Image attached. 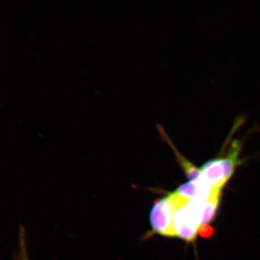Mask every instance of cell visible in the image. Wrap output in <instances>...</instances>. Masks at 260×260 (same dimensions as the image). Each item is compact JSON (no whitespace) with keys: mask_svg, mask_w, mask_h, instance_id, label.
<instances>
[{"mask_svg":"<svg viewBox=\"0 0 260 260\" xmlns=\"http://www.w3.org/2000/svg\"><path fill=\"white\" fill-rule=\"evenodd\" d=\"M222 190L223 189L214 188L209 198L204 201L201 224H208L213 221L218 213Z\"/></svg>","mask_w":260,"mask_h":260,"instance_id":"obj_6","label":"cell"},{"mask_svg":"<svg viewBox=\"0 0 260 260\" xmlns=\"http://www.w3.org/2000/svg\"><path fill=\"white\" fill-rule=\"evenodd\" d=\"M242 148L240 140H234L223 154L208 160L200 167V177L212 187L223 189L242 161L240 159Z\"/></svg>","mask_w":260,"mask_h":260,"instance_id":"obj_1","label":"cell"},{"mask_svg":"<svg viewBox=\"0 0 260 260\" xmlns=\"http://www.w3.org/2000/svg\"><path fill=\"white\" fill-rule=\"evenodd\" d=\"M198 233H199L200 237L208 239V238L213 237L214 229L208 224H201L198 229Z\"/></svg>","mask_w":260,"mask_h":260,"instance_id":"obj_8","label":"cell"},{"mask_svg":"<svg viewBox=\"0 0 260 260\" xmlns=\"http://www.w3.org/2000/svg\"><path fill=\"white\" fill-rule=\"evenodd\" d=\"M25 229L20 227L19 232V252L18 260H30L28 250H27L26 238H25Z\"/></svg>","mask_w":260,"mask_h":260,"instance_id":"obj_7","label":"cell"},{"mask_svg":"<svg viewBox=\"0 0 260 260\" xmlns=\"http://www.w3.org/2000/svg\"><path fill=\"white\" fill-rule=\"evenodd\" d=\"M177 203V196L173 191L153 203L150 213L151 234L174 238L173 218Z\"/></svg>","mask_w":260,"mask_h":260,"instance_id":"obj_3","label":"cell"},{"mask_svg":"<svg viewBox=\"0 0 260 260\" xmlns=\"http://www.w3.org/2000/svg\"><path fill=\"white\" fill-rule=\"evenodd\" d=\"M214 188L199 177L195 180L184 183L174 192L188 200H198L205 201L211 194Z\"/></svg>","mask_w":260,"mask_h":260,"instance_id":"obj_4","label":"cell"},{"mask_svg":"<svg viewBox=\"0 0 260 260\" xmlns=\"http://www.w3.org/2000/svg\"><path fill=\"white\" fill-rule=\"evenodd\" d=\"M157 129H158L159 134L160 135L161 140H164V141L172 148V151L174 152L176 158H177L178 164H179L181 169H182L186 178H187L189 181L198 179V178L200 177V174H201L200 169L195 167L194 164H193L190 160L186 159L185 157L179 151V150L176 148L175 145L172 143V140H171L170 138H169V135H167V132L164 129L162 126L158 124V125H157Z\"/></svg>","mask_w":260,"mask_h":260,"instance_id":"obj_5","label":"cell"},{"mask_svg":"<svg viewBox=\"0 0 260 260\" xmlns=\"http://www.w3.org/2000/svg\"><path fill=\"white\" fill-rule=\"evenodd\" d=\"M177 196V203L173 218L174 238L188 243L194 242L203 218L204 201L188 200Z\"/></svg>","mask_w":260,"mask_h":260,"instance_id":"obj_2","label":"cell"}]
</instances>
